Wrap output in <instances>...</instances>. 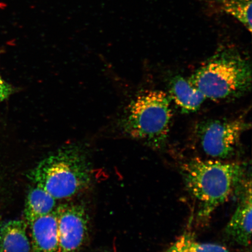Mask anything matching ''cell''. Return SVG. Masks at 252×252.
Instances as JSON below:
<instances>
[{
  "instance_id": "obj_5",
  "label": "cell",
  "mask_w": 252,
  "mask_h": 252,
  "mask_svg": "<svg viewBox=\"0 0 252 252\" xmlns=\"http://www.w3.org/2000/svg\"><path fill=\"white\" fill-rule=\"evenodd\" d=\"M250 127L243 118L210 119L197 126L196 134L206 155L226 159L234 155L242 134Z\"/></svg>"
},
{
  "instance_id": "obj_12",
  "label": "cell",
  "mask_w": 252,
  "mask_h": 252,
  "mask_svg": "<svg viewBox=\"0 0 252 252\" xmlns=\"http://www.w3.org/2000/svg\"><path fill=\"white\" fill-rule=\"evenodd\" d=\"M220 9L252 31V0H214Z\"/></svg>"
},
{
  "instance_id": "obj_4",
  "label": "cell",
  "mask_w": 252,
  "mask_h": 252,
  "mask_svg": "<svg viewBox=\"0 0 252 252\" xmlns=\"http://www.w3.org/2000/svg\"><path fill=\"white\" fill-rule=\"evenodd\" d=\"M172 118L171 97L161 91H150L131 100L119 126L128 136L160 148L168 139Z\"/></svg>"
},
{
  "instance_id": "obj_11",
  "label": "cell",
  "mask_w": 252,
  "mask_h": 252,
  "mask_svg": "<svg viewBox=\"0 0 252 252\" xmlns=\"http://www.w3.org/2000/svg\"><path fill=\"white\" fill-rule=\"evenodd\" d=\"M56 200L45 189L33 185L25 200L24 217L27 224L37 217L54 212L57 207Z\"/></svg>"
},
{
  "instance_id": "obj_1",
  "label": "cell",
  "mask_w": 252,
  "mask_h": 252,
  "mask_svg": "<svg viewBox=\"0 0 252 252\" xmlns=\"http://www.w3.org/2000/svg\"><path fill=\"white\" fill-rule=\"evenodd\" d=\"M182 175L188 190L198 203V216L209 217L240 187L245 174L242 163L199 158L182 166Z\"/></svg>"
},
{
  "instance_id": "obj_14",
  "label": "cell",
  "mask_w": 252,
  "mask_h": 252,
  "mask_svg": "<svg viewBox=\"0 0 252 252\" xmlns=\"http://www.w3.org/2000/svg\"><path fill=\"white\" fill-rule=\"evenodd\" d=\"M15 92L14 87L8 83L0 74V103L9 98Z\"/></svg>"
},
{
  "instance_id": "obj_8",
  "label": "cell",
  "mask_w": 252,
  "mask_h": 252,
  "mask_svg": "<svg viewBox=\"0 0 252 252\" xmlns=\"http://www.w3.org/2000/svg\"><path fill=\"white\" fill-rule=\"evenodd\" d=\"M32 252H59L58 220L56 211L28 223Z\"/></svg>"
},
{
  "instance_id": "obj_3",
  "label": "cell",
  "mask_w": 252,
  "mask_h": 252,
  "mask_svg": "<svg viewBox=\"0 0 252 252\" xmlns=\"http://www.w3.org/2000/svg\"><path fill=\"white\" fill-rule=\"evenodd\" d=\"M189 80L207 99L238 98L251 90V62L232 47L223 49L198 68Z\"/></svg>"
},
{
  "instance_id": "obj_13",
  "label": "cell",
  "mask_w": 252,
  "mask_h": 252,
  "mask_svg": "<svg viewBox=\"0 0 252 252\" xmlns=\"http://www.w3.org/2000/svg\"><path fill=\"white\" fill-rule=\"evenodd\" d=\"M167 252H231L221 245L200 243L188 236L179 239Z\"/></svg>"
},
{
  "instance_id": "obj_6",
  "label": "cell",
  "mask_w": 252,
  "mask_h": 252,
  "mask_svg": "<svg viewBox=\"0 0 252 252\" xmlns=\"http://www.w3.org/2000/svg\"><path fill=\"white\" fill-rule=\"evenodd\" d=\"M59 252H79L88 238L89 217L84 206L66 203L57 206Z\"/></svg>"
},
{
  "instance_id": "obj_9",
  "label": "cell",
  "mask_w": 252,
  "mask_h": 252,
  "mask_svg": "<svg viewBox=\"0 0 252 252\" xmlns=\"http://www.w3.org/2000/svg\"><path fill=\"white\" fill-rule=\"evenodd\" d=\"M28 224L23 220H9L0 225V252H32Z\"/></svg>"
},
{
  "instance_id": "obj_10",
  "label": "cell",
  "mask_w": 252,
  "mask_h": 252,
  "mask_svg": "<svg viewBox=\"0 0 252 252\" xmlns=\"http://www.w3.org/2000/svg\"><path fill=\"white\" fill-rule=\"evenodd\" d=\"M171 98L186 113L195 112L200 108L206 97L189 80L178 75L170 83Z\"/></svg>"
},
{
  "instance_id": "obj_7",
  "label": "cell",
  "mask_w": 252,
  "mask_h": 252,
  "mask_svg": "<svg viewBox=\"0 0 252 252\" xmlns=\"http://www.w3.org/2000/svg\"><path fill=\"white\" fill-rule=\"evenodd\" d=\"M252 207L250 181L245 185L244 193L225 229L226 234L230 238L244 247H248L251 242Z\"/></svg>"
},
{
  "instance_id": "obj_2",
  "label": "cell",
  "mask_w": 252,
  "mask_h": 252,
  "mask_svg": "<svg viewBox=\"0 0 252 252\" xmlns=\"http://www.w3.org/2000/svg\"><path fill=\"white\" fill-rule=\"evenodd\" d=\"M28 178L56 200L73 197L89 187L92 180L87 151L80 144L62 147L41 160Z\"/></svg>"
}]
</instances>
